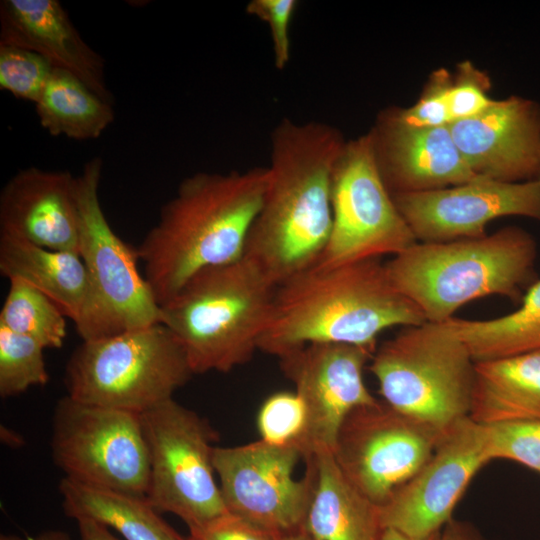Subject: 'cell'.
Wrapping results in <instances>:
<instances>
[{"instance_id": "6da1fadb", "label": "cell", "mask_w": 540, "mask_h": 540, "mask_svg": "<svg viewBox=\"0 0 540 540\" xmlns=\"http://www.w3.org/2000/svg\"><path fill=\"white\" fill-rule=\"evenodd\" d=\"M269 180L244 256L277 286L315 266L332 229V175L345 144L320 122L284 118L271 138Z\"/></svg>"}, {"instance_id": "7a4b0ae2", "label": "cell", "mask_w": 540, "mask_h": 540, "mask_svg": "<svg viewBox=\"0 0 540 540\" xmlns=\"http://www.w3.org/2000/svg\"><path fill=\"white\" fill-rule=\"evenodd\" d=\"M268 180V167H256L245 172H197L180 182L136 247L159 306L197 272L244 256Z\"/></svg>"}, {"instance_id": "3957f363", "label": "cell", "mask_w": 540, "mask_h": 540, "mask_svg": "<svg viewBox=\"0 0 540 540\" xmlns=\"http://www.w3.org/2000/svg\"><path fill=\"white\" fill-rule=\"evenodd\" d=\"M424 322L421 310L393 285L379 259L312 267L277 286L259 350L278 358L311 343L375 351L384 330Z\"/></svg>"}, {"instance_id": "277c9868", "label": "cell", "mask_w": 540, "mask_h": 540, "mask_svg": "<svg viewBox=\"0 0 540 540\" xmlns=\"http://www.w3.org/2000/svg\"><path fill=\"white\" fill-rule=\"evenodd\" d=\"M536 256L534 238L509 226L479 238L416 242L385 267L426 321L441 323L478 298L499 295L521 302L537 280Z\"/></svg>"}, {"instance_id": "5b68a950", "label": "cell", "mask_w": 540, "mask_h": 540, "mask_svg": "<svg viewBox=\"0 0 540 540\" xmlns=\"http://www.w3.org/2000/svg\"><path fill=\"white\" fill-rule=\"evenodd\" d=\"M277 285L242 258L194 274L161 308V323L194 374L226 373L248 362L267 327Z\"/></svg>"}, {"instance_id": "8992f818", "label": "cell", "mask_w": 540, "mask_h": 540, "mask_svg": "<svg viewBox=\"0 0 540 540\" xmlns=\"http://www.w3.org/2000/svg\"><path fill=\"white\" fill-rule=\"evenodd\" d=\"M370 361L382 400L397 411L440 432L469 417L475 361L446 321L404 327Z\"/></svg>"}, {"instance_id": "52a82bcc", "label": "cell", "mask_w": 540, "mask_h": 540, "mask_svg": "<svg viewBox=\"0 0 540 540\" xmlns=\"http://www.w3.org/2000/svg\"><path fill=\"white\" fill-rule=\"evenodd\" d=\"M193 375L179 341L159 322L82 341L64 383L77 401L142 414L172 399Z\"/></svg>"}, {"instance_id": "ba28073f", "label": "cell", "mask_w": 540, "mask_h": 540, "mask_svg": "<svg viewBox=\"0 0 540 540\" xmlns=\"http://www.w3.org/2000/svg\"><path fill=\"white\" fill-rule=\"evenodd\" d=\"M102 167V159L94 157L76 176L79 254L90 283L86 312L75 325L82 341L113 336L161 321V308L138 270L137 248L123 241L104 215L99 199Z\"/></svg>"}, {"instance_id": "9c48e42d", "label": "cell", "mask_w": 540, "mask_h": 540, "mask_svg": "<svg viewBox=\"0 0 540 540\" xmlns=\"http://www.w3.org/2000/svg\"><path fill=\"white\" fill-rule=\"evenodd\" d=\"M150 478L146 497L197 531L228 512L215 479L217 434L193 410L169 399L141 414Z\"/></svg>"}, {"instance_id": "30bf717a", "label": "cell", "mask_w": 540, "mask_h": 540, "mask_svg": "<svg viewBox=\"0 0 540 540\" xmlns=\"http://www.w3.org/2000/svg\"><path fill=\"white\" fill-rule=\"evenodd\" d=\"M331 203L330 238L314 267L395 256L418 242L383 180L371 133L345 141L333 170Z\"/></svg>"}, {"instance_id": "8fae6325", "label": "cell", "mask_w": 540, "mask_h": 540, "mask_svg": "<svg viewBox=\"0 0 540 540\" xmlns=\"http://www.w3.org/2000/svg\"><path fill=\"white\" fill-rule=\"evenodd\" d=\"M51 453L69 479L147 494L150 462L141 414L66 395L54 410Z\"/></svg>"}, {"instance_id": "7c38bea8", "label": "cell", "mask_w": 540, "mask_h": 540, "mask_svg": "<svg viewBox=\"0 0 540 540\" xmlns=\"http://www.w3.org/2000/svg\"><path fill=\"white\" fill-rule=\"evenodd\" d=\"M442 434L377 400L346 417L333 457L345 478L381 507L426 463Z\"/></svg>"}, {"instance_id": "4fadbf2b", "label": "cell", "mask_w": 540, "mask_h": 540, "mask_svg": "<svg viewBox=\"0 0 540 540\" xmlns=\"http://www.w3.org/2000/svg\"><path fill=\"white\" fill-rule=\"evenodd\" d=\"M296 445H273L261 439L215 447L213 465L227 510L277 536L303 529L313 476H294L301 459Z\"/></svg>"}, {"instance_id": "5bb4252c", "label": "cell", "mask_w": 540, "mask_h": 540, "mask_svg": "<svg viewBox=\"0 0 540 540\" xmlns=\"http://www.w3.org/2000/svg\"><path fill=\"white\" fill-rule=\"evenodd\" d=\"M375 351L343 343H311L279 357L284 375L306 409V427L298 448L302 459L332 452L346 417L357 407L377 402L363 379Z\"/></svg>"}, {"instance_id": "9a60e30c", "label": "cell", "mask_w": 540, "mask_h": 540, "mask_svg": "<svg viewBox=\"0 0 540 540\" xmlns=\"http://www.w3.org/2000/svg\"><path fill=\"white\" fill-rule=\"evenodd\" d=\"M484 426L466 417L446 429L426 463L380 508L383 528L440 532L478 471L490 462Z\"/></svg>"}, {"instance_id": "2e32d148", "label": "cell", "mask_w": 540, "mask_h": 540, "mask_svg": "<svg viewBox=\"0 0 540 540\" xmlns=\"http://www.w3.org/2000/svg\"><path fill=\"white\" fill-rule=\"evenodd\" d=\"M420 242H448L485 236L486 226L504 216L540 221V179L503 182L477 177L420 192L392 194Z\"/></svg>"}, {"instance_id": "e0dca14e", "label": "cell", "mask_w": 540, "mask_h": 540, "mask_svg": "<svg viewBox=\"0 0 540 540\" xmlns=\"http://www.w3.org/2000/svg\"><path fill=\"white\" fill-rule=\"evenodd\" d=\"M453 139L479 177L524 182L540 175V105L512 96L450 125Z\"/></svg>"}, {"instance_id": "ac0fdd59", "label": "cell", "mask_w": 540, "mask_h": 540, "mask_svg": "<svg viewBox=\"0 0 540 540\" xmlns=\"http://www.w3.org/2000/svg\"><path fill=\"white\" fill-rule=\"evenodd\" d=\"M0 235L79 253L76 177L37 167L18 171L0 193Z\"/></svg>"}, {"instance_id": "d6986e66", "label": "cell", "mask_w": 540, "mask_h": 540, "mask_svg": "<svg viewBox=\"0 0 540 540\" xmlns=\"http://www.w3.org/2000/svg\"><path fill=\"white\" fill-rule=\"evenodd\" d=\"M370 133L391 194L435 190L479 177L460 153L449 125L411 127L387 113Z\"/></svg>"}, {"instance_id": "ffe728a7", "label": "cell", "mask_w": 540, "mask_h": 540, "mask_svg": "<svg viewBox=\"0 0 540 540\" xmlns=\"http://www.w3.org/2000/svg\"><path fill=\"white\" fill-rule=\"evenodd\" d=\"M0 45L35 52L65 70L105 101L112 94L105 81V61L80 35L57 0H2Z\"/></svg>"}, {"instance_id": "44dd1931", "label": "cell", "mask_w": 540, "mask_h": 540, "mask_svg": "<svg viewBox=\"0 0 540 540\" xmlns=\"http://www.w3.org/2000/svg\"><path fill=\"white\" fill-rule=\"evenodd\" d=\"M313 476L303 530L314 540H379L380 508L342 474L332 452L305 461Z\"/></svg>"}, {"instance_id": "7402d4cb", "label": "cell", "mask_w": 540, "mask_h": 540, "mask_svg": "<svg viewBox=\"0 0 540 540\" xmlns=\"http://www.w3.org/2000/svg\"><path fill=\"white\" fill-rule=\"evenodd\" d=\"M0 273L20 279L54 301L77 325L90 295L86 267L79 253L56 251L0 235Z\"/></svg>"}, {"instance_id": "603a6c76", "label": "cell", "mask_w": 540, "mask_h": 540, "mask_svg": "<svg viewBox=\"0 0 540 540\" xmlns=\"http://www.w3.org/2000/svg\"><path fill=\"white\" fill-rule=\"evenodd\" d=\"M469 417L479 424L540 420V350L475 362Z\"/></svg>"}, {"instance_id": "cb8c5ba5", "label": "cell", "mask_w": 540, "mask_h": 540, "mask_svg": "<svg viewBox=\"0 0 540 540\" xmlns=\"http://www.w3.org/2000/svg\"><path fill=\"white\" fill-rule=\"evenodd\" d=\"M64 513L116 530L125 540H188L161 516L146 496L81 483L64 477L59 484Z\"/></svg>"}, {"instance_id": "d4e9b609", "label": "cell", "mask_w": 540, "mask_h": 540, "mask_svg": "<svg viewBox=\"0 0 540 540\" xmlns=\"http://www.w3.org/2000/svg\"><path fill=\"white\" fill-rule=\"evenodd\" d=\"M111 104L73 74L54 68L35 110L50 135L85 141L100 137L113 122Z\"/></svg>"}, {"instance_id": "484cf974", "label": "cell", "mask_w": 540, "mask_h": 540, "mask_svg": "<svg viewBox=\"0 0 540 540\" xmlns=\"http://www.w3.org/2000/svg\"><path fill=\"white\" fill-rule=\"evenodd\" d=\"M475 362L509 358L540 350V280L524 293L520 307L488 320L453 317L446 321Z\"/></svg>"}, {"instance_id": "4316f807", "label": "cell", "mask_w": 540, "mask_h": 540, "mask_svg": "<svg viewBox=\"0 0 540 540\" xmlns=\"http://www.w3.org/2000/svg\"><path fill=\"white\" fill-rule=\"evenodd\" d=\"M66 315L47 295L16 278L0 311V325L27 336L46 348H61L66 337Z\"/></svg>"}, {"instance_id": "83f0119b", "label": "cell", "mask_w": 540, "mask_h": 540, "mask_svg": "<svg viewBox=\"0 0 540 540\" xmlns=\"http://www.w3.org/2000/svg\"><path fill=\"white\" fill-rule=\"evenodd\" d=\"M45 348L37 341L0 325V396L19 395L48 382Z\"/></svg>"}, {"instance_id": "f1b7e54d", "label": "cell", "mask_w": 540, "mask_h": 540, "mask_svg": "<svg viewBox=\"0 0 540 540\" xmlns=\"http://www.w3.org/2000/svg\"><path fill=\"white\" fill-rule=\"evenodd\" d=\"M482 425L491 461L511 460L540 473V420H513Z\"/></svg>"}, {"instance_id": "f546056e", "label": "cell", "mask_w": 540, "mask_h": 540, "mask_svg": "<svg viewBox=\"0 0 540 540\" xmlns=\"http://www.w3.org/2000/svg\"><path fill=\"white\" fill-rule=\"evenodd\" d=\"M53 70L51 63L35 52L0 45V89L17 99L36 104Z\"/></svg>"}, {"instance_id": "4dcf8cb0", "label": "cell", "mask_w": 540, "mask_h": 540, "mask_svg": "<svg viewBox=\"0 0 540 540\" xmlns=\"http://www.w3.org/2000/svg\"><path fill=\"white\" fill-rule=\"evenodd\" d=\"M257 427L260 439L267 443L298 447L306 427V409L302 399L295 391L270 395L260 407Z\"/></svg>"}, {"instance_id": "1f68e13d", "label": "cell", "mask_w": 540, "mask_h": 540, "mask_svg": "<svg viewBox=\"0 0 540 540\" xmlns=\"http://www.w3.org/2000/svg\"><path fill=\"white\" fill-rule=\"evenodd\" d=\"M451 82L452 78L447 71H436L415 105L392 114L399 122L411 127L450 125L453 122L449 103Z\"/></svg>"}, {"instance_id": "d6a6232c", "label": "cell", "mask_w": 540, "mask_h": 540, "mask_svg": "<svg viewBox=\"0 0 540 540\" xmlns=\"http://www.w3.org/2000/svg\"><path fill=\"white\" fill-rule=\"evenodd\" d=\"M488 78L470 62H464L452 80L449 89V103L453 122L473 117L494 101L488 96Z\"/></svg>"}, {"instance_id": "836d02e7", "label": "cell", "mask_w": 540, "mask_h": 540, "mask_svg": "<svg viewBox=\"0 0 540 540\" xmlns=\"http://www.w3.org/2000/svg\"><path fill=\"white\" fill-rule=\"evenodd\" d=\"M298 7L296 0H252L246 6V12L269 28L272 38L275 67L284 69L290 59V22Z\"/></svg>"}, {"instance_id": "e575fe53", "label": "cell", "mask_w": 540, "mask_h": 540, "mask_svg": "<svg viewBox=\"0 0 540 540\" xmlns=\"http://www.w3.org/2000/svg\"><path fill=\"white\" fill-rule=\"evenodd\" d=\"M189 535L198 540H278L280 537L229 511Z\"/></svg>"}, {"instance_id": "d590c367", "label": "cell", "mask_w": 540, "mask_h": 540, "mask_svg": "<svg viewBox=\"0 0 540 540\" xmlns=\"http://www.w3.org/2000/svg\"><path fill=\"white\" fill-rule=\"evenodd\" d=\"M440 540H485L470 522L452 519L441 530Z\"/></svg>"}, {"instance_id": "8d00e7d4", "label": "cell", "mask_w": 540, "mask_h": 540, "mask_svg": "<svg viewBox=\"0 0 540 540\" xmlns=\"http://www.w3.org/2000/svg\"><path fill=\"white\" fill-rule=\"evenodd\" d=\"M78 524L80 540H119L109 528L89 519L76 520Z\"/></svg>"}, {"instance_id": "74e56055", "label": "cell", "mask_w": 540, "mask_h": 540, "mask_svg": "<svg viewBox=\"0 0 540 540\" xmlns=\"http://www.w3.org/2000/svg\"><path fill=\"white\" fill-rule=\"evenodd\" d=\"M440 532L434 534L419 537L411 536L393 528H383L379 540H440Z\"/></svg>"}, {"instance_id": "f35d334b", "label": "cell", "mask_w": 540, "mask_h": 540, "mask_svg": "<svg viewBox=\"0 0 540 540\" xmlns=\"http://www.w3.org/2000/svg\"><path fill=\"white\" fill-rule=\"evenodd\" d=\"M0 540H72L64 531L48 530L33 537H19L16 535H2Z\"/></svg>"}, {"instance_id": "ab89813d", "label": "cell", "mask_w": 540, "mask_h": 540, "mask_svg": "<svg viewBox=\"0 0 540 540\" xmlns=\"http://www.w3.org/2000/svg\"><path fill=\"white\" fill-rule=\"evenodd\" d=\"M278 540H314L303 529L281 535Z\"/></svg>"}, {"instance_id": "60d3db41", "label": "cell", "mask_w": 540, "mask_h": 540, "mask_svg": "<svg viewBox=\"0 0 540 540\" xmlns=\"http://www.w3.org/2000/svg\"><path fill=\"white\" fill-rule=\"evenodd\" d=\"M188 540H198V539L195 538V537H193V536H191V535H189V536H188Z\"/></svg>"}, {"instance_id": "b9f144b4", "label": "cell", "mask_w": 540, "mask_h": 540, "mask_svg": "<svg viewBox=\"0 0 540 540\" xmlns=\"http://www.w3.org/2000/svg\"><path fill=\"white\" fill-rule=\"evenodd\" d=\"M538 179H540V175H539V178H538Z\"/></svg>"}]
</instances>
